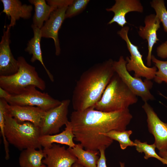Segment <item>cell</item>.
<instances>
[{"label":"cell","instance_id":"1","mask_svg":"<svg viewBox=\"0 0 167 167\" xmlns=\"http://www.w3.org/2000/svg\"><path fill=\"white\" fill-rule=\"evenodd\" d=\"M133 116L129 109L112 112L96 110L94 106L83 110H75L70 121L74 140L85 150L105 149L113 140L102 134L112 130H126Z\"/></svg>","mask_w":167,"mask_h":167},{"label":"cell","instance_id":"2","mask_svg":"<svg viewBox=\"0 0 167 167\" xmlns=\"http://www.w3.org/2000/svg\"><path fill=\"white\" fill-rule=\"evenodd\" d=\"M111 59L97 63L84 71L73 90L72 104L75 110L94 106L101 99L115 72Z\"/></svg>","mask_w":167,"mask_h":167},{"label":"cell","instance_id":"3","mask_svg":"<svg viewBox=\"0 0 167 167\" xmlns=\"http://www.w3.org/2000/svg\"><path fill=\"white\" fill-rule=\"evenodd\" d=\"M138 101L137 96L115 72L94 108L103 112H114L128 109Z\"/></svg>","mask_w":167,"mask_h":167},{"label":"cell","instance_id":"4","mask_svg":"<svg viewBox=\"0 0 167 167\" xmlns=\"http://www.w3.org/2000/svg\"><path fill=\"white\" fill-rule=\"evenodd\" d=\"M17 60L19 66L17 72L12 75L0 76V87L11 95L19 94L32 86L42 91L45 90V83L39 76L35 68L23 56L19 57Z\"/></svg>","mask_w":167,"mask_h":167},{"label":"cell","instance_id":"5","mask_svg":"<svg viewBox=\"0 0 167 167\" xmlns=\"http://www.w3.org/2000/svg\"><path fill=\"white\" fill-rule=\"evenodd\" d=\"M5 117L4 132L9 143L21 151L30 148L41 149L39 128L29 122H19L6 113Z\"/></svg>","mask_w":167,"mask_h":167},{"label":"cell","instance_id":"6","mask_svg":"<svg viewBox=\"0 0 167 167\" xmlns=\"http://www.w3.org/2000/svg\"><path fill=\"white\" fill-rule=\"evenodd\" d=\"M73 0H48V4L55 5L57 8L51 13L48 19L40 29L42 37L52 39L54 41L55 54L61 53L58 32L65 19V14L68 6Z\"/></svg>","mask_w":167,"mask_h":167},{"label":"cell","instance_id":"7","mask_svg":"<svg viewBox=\"0 0 167 167\" xmlns=\"http://www.w3.org/2000/svg\"><path fill=\"white\" fill-rule=\"evenodd\" d=\"M127 62L124 57L120 56L118 61H113V66L115 72L131 90L137 96L141 97L144 102H147L154 99L150 92L153 86L151 80L145 79L143 81L141 78H136L132 76L127 70Z\"/></svg>","mask_w":167,"mask_h":167},{"label":"cell","instance_id":"8","mask_svg":"<svg viewBox=\"0 0 167 167\" xmlns=\"http://www.w3.org/2000/svg\"><path fill=\"white\" fill-rule=\"evenodd\" d=\"M34 86H29L21 93L11 95L6 101L9 105L38 107L47 111L59 105L61 101L54 99L47 93L42 92Z\"/></svg>","mask_w":167,"mask_h":167},{"label":"cell","instance_id":"9","mask_svg":"<svg viewBox=\"0 0 167 167\" xmlns=\"http://www.w3.org/2000/svg\"><path fill=\"white\" fill-rule=\"evenodd\" d=\"M129 29L128 26H125L118 32V34L126 42L131 54L129 57H127L126 58L127 70L128 72L134 71V76L136 78L143 77L149 80L153 79L157 68L155 66L150 67L145 65L138 47L133 44L129 39L128 36Z\"/></svg>","mask_w":167,"mask_h":167},{"label":"cell","instance_id":"10","mask_svg":"<svg viewBox=\"0 0 167 167\" xmlns=\"http://www.w3.org/2000/svg\"><path fill=\"white\" fill-rule=\"evenodd\" d=\"M70 103L69 99L63 100L59 105L46 111L40 128L41 135L57 134L60 128L67 124Z\"/></svg>","mask_w":167,"mask_h":167},{"label":"cell","instance_id":"11","mask_svg":"<svg viewBox=\"0 0 167 167\" xmlns=\"http://www.w3.org/2000/svg\"><path fill=\"white\" fill-rule=\"evenodd\" d=\"M142 107L147 115L148 129L154 136L156 148L159 151H167V123L160 119L147 102H144Z\"/></svg>","mask_w":167,"mask_h":167},{"label":"cell","instance_id":"12","mask_svg":"<svg viewBox=\"0 0 167 167\" xmlns=\"http://www.w3.org/2000/svg\"><path fill=\"white\" fill-rule=\"evenodd\" d=\"M11 28L7 26L4 28L0 42V76L13 75L19 70V63L13 55L10 45Z\"/></svg>","mask_w":167,"mask_h":167},{"label":"cell","instance_id":"13","mask_svg":"<svg viewBox=\"0 0 167 167\" xmlns=\"http://www.w3.org/2000/svg\"><path fill=\"white\" fill-rule=\"evenodd\" d=\"M46 156L43 160L47 167H72L77 161V158L64 146L55 143L44 148Z\"/></svg>","mask_w":167,"mask_h":167},{"label":"cell","instance_id":"14","mask_svg":"<svg viewBox=\"0 0 167 167\" xmlns=\"http://www.w3.org/2000/svg\"><path fill=\"white\" fill-rule=\"evenodd\" d=\"M46 112L37 107L9 104L6 113L19 122H29L40 128Z\"/></svg>","mask_w":167,"mask_h":167},{"label":"cell","instance_id":"15","mask_svg":"<svg viewBox=\"0 0 167 167\" xmlns=\"http://www.w3.org/2000/svg\"><path fill=\"white\" fill-rule=\"evenodd\" d=\"M161 22L156 15L151 14L146 16L144 19L145 26H140L138 31L139 36L148 41V52L147 57V65H151L152 52L154 45L159 39L156 32L160 27Z\"/></svg>","mask_w":167,"mask_h":167},{"label":"cell","instance_id":"16","mask_svg":"<svg viewBox=\"0 0 167 167\" xmlns=\"http://www.w3.org/2000/svg\"><path fill=\"white\" fill-rule=\"evenodd\" d=\"M114 4L110 8H106L107 11H112L114 15L108 23L111 24L116 22L122 28L127 23L125 16L128 12L136 11L143 12V7L139 0H116Z\"/></svg>","mask_w":167,"mask_h":167},{"label":"cell","instance_id":"17","mask_svg":"<svg viewBox=\"0 0 167 167\" xmlns=\"http://www.w3.org/2000/svg\"><path fill=\"white\" fill-rule=\"evenodd\" d=\"M3 6L2 12L6 14L11 22L8 25L11 28L16 24L17 20L20 18L28 19L31 18L33 10L32 5L22 4L19 0H1Z\"/></svg>","mask_w":167,"mask_h":167},{"label":"cell","instance_id":"18","mask_svg":"<svg viewBox=\"0 0 167 167\" xmlns=\"http://www.w3.org/2000/svg\"><path fill=\"white\" fill-rule=\"evenodd\" d=\"M65 130L60 133L53 135H41L39 140L41 146L44 148L50 147L54 143L65 144L69 147L73 148L76 145L74 142L75 138L71 125L69 121L66 125Z\"/></svg>","mask_w":167,"mask_h":167},{"label":"cell","instance_id":"19","mask_svg":"<svg viewBox=\"0 0 167 167\" xmlns=\"http://www.w3.org/2000/svg\"><path fill=\"white\" fill-rule=\"evenodd\" d=\"M33 29V37L28 41L27 47L25 51L28 52L32 56L30 61L34 62L36 61H39L44 67L50 80L51 82L54 81L53 75L47 68L43 62L42 52L41 47V41L42 37L40 29L33 25H31Z\"/></svg>","mask_w":167,"mask_h":167},{"label":"cell","instance_id":"20","mask_svg":"<svg viewBox=\"0 0 167 167\" xmlns=\"http://www.w3.org/2000/svg\"><path fill=\"white\" fill-rule=\"evenodd\" d=\"M46 156L42 149L30 148L21 151L19 162L21 167H47L42 161Z\"/></svg>","mask_w":167,"mask_h":167},{"label":"cell","instance_id":"21","mask_svg":"<svg viewBox=\"0 0 167 167\" xmlns=\"http://www.w3.org/2000/svg\"><path fill=\"white\" fill-rule=\"evenodd\" d=\"M28 1L34 6L32 24L41 29L44 25V22L48 19L51 12L57 6L49 5L45 0H29Z\"/></svg>","mask_w":167,"mask_h":167},{"label":"cell","instance_id":"22","mask_svg":"<svg viewBox=\"0 0 167 167\" xmlns=\"http://www.w3.org/2000/svg\"><path fill=\"white\" fill-rule=\"evenodd\" d=\"M80 144L67 149L77 159L78 162L84 167H96L100 154L99 151L84 150Z\"/></svg>","mask_w":167,"mask_h":167},{"label":"cell","instance_id":"23","mask_svg":"<svg viewBox=\"0 0 167 167\" xmlns=\"http://www.w3.org/2000/svg\"><path fill=\"white\" fill-rule=\"evenodd\" d=\"M132 133L131 130H126L122 131L112 130L102 135L118 141L121 148L124 150L128 146H135V144L134 142L130 138V136Z\"/></svg>","mask_w":167,"mask_h":167},{"label":"cell","instance_id":"24","mask_svg":"<svg viewBox=\"0 0 167 167\" xmlns=\"http://www.w3.org/2000/svg\"><path fill=\"white\" fill-rule=\"evenodd\" d=\"M135 144V146L136 151L139 152L144 153V158L148 159L150 157H154L161 162L164 164L167 165V161L158 155L155 151L156 148L154 143L148 144L146 142H142L138 139H136L134 141Z\"/></svg>","mask_w":167,"mask_h":167},{"label":"cell","instance_id":"25","mask_svg":"<svg viewBox=\"0 0 167 167\" xmlns=\"http://www.w3.org/2000/svg\"><path fill=\"white\" fill-rule=\"evenodd\" d=\"M9 104L5 99H0V129L1 134L2 138L5 152L6 160L9 158V143L5 136L4 127L5 125V114Z\"/></svg>","mask_w":167,"mask_h":167},{"label":"cell","instance_id":"26","mask_svg":"<svg viewBox=\"0 0 167 167\" xmlns=\"http://www.w3.org/2000/svg\"><path fill=\"white\" fill-rule=\"evenodd\" d=\"M151 59L158 69L154 79L155 81L159 84L163 82L167 84V60H159L153 55H152Z\"/></svg>","mask_w":167,"mask_h":167},{"label":"cell","instance_id":"27","mask_svg":"<svg viewBox=\"0 0 167 167\" xmlns=\"http://www.w3.org/2000/svg\"><path fill=\"white\" fill-rule=\"evenodd\" d=\"M151 6L155 11L156 15L162 23L164 31L167 32V10L163 0H153L150 2Z\"/></svg>","mask_w":167,"mask_h":167},{"label":"cell","instance_id":"28","mask_svg":"<svg viewBox=\"0 0 167 167\" xmlns=\"http://www.w3.org/2000/svg\"><path fill=\"white\" fill-rule=\"evenodd\" d=\"M89 0H74L68 6L65 19L73 17L82 12L89 2Z\"/></svg>","mask_w":167,"mask_h":167},{"label":"cell","instance_id":"29","mask_svg":"<svg viewBox=\"0 0 167 167\" xmlns=\"http://www.w3.org/2000/svg\"><path fill=\"white\" fill-rule=\"evenodd\" d=\"M156 53L157 56L161 58H167V41L157 47Z\"/></svg>","mask_w":167,"mask_h":167},{"label":"cell","instance_id":"30","mask_svg":"<svg viewBox=\"0 0 167 167\" xmlns=\"http://www.w3.org/2000/svg\"><path fill=\"white\" fill-rule=\"evenodd\" d=\"M105 150L104 149H101L99 150L100 156L97 162L96 167H107Z\"/></svg>","mask_w":167,"mask_h":167},{"label":"cell","instance_id":"31","mask_svg":"<svg viewBox=\"0 0 167 167\" xmlns=\"http://www.w3.org/2000/svg\"><path fill=\"white\" fill-rule=\"evenodd\" d=\"M11 96V95L8 92L0 87V98L4 99L7 101Z\"/></svg>","mask_w":167,"mask_h":167},{"label":"cell","instance_id":"32","mask_svg":"<svg viewBox=\"0 0 167 167\" xmlns=\"http://www.w3.org/2000/svg\"><path fill=\"white\" fill-rule=\"evenodd\" d=\"M159 155L167 161V151H159Z\"/></svg>","mask_w":167,"mask_h":167},{"label":"cell","instance_id":"33","mask_svg":"<svg viewBox=\"0 0 167 167\" xmlns=\"http://www.w3.org/2000/svg\"><path fill=\"white\" fill-rule=\"evenodd\" d=\"M72 167H84L80 164L78 161L74 163L72 165Z\"/></svg>","mask_w":167,"mask_h":167},{"label":"cell","instance_id":"34","mask_svg":"<svg viewBox=\"0 0 167 167\" xmlns=\"http://www.w3.org/2000/svg\"><path fill=\"white\" fill-rule=\"evenodd\" d=\"M120 167H124L125 164L123 163L120 162Z\"/></svg>","mask_w":167,"mask_h":167}]
</instances>
